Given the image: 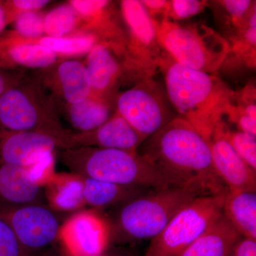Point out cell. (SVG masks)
<instances>
[{"label":"cell","instance_id":"d590c367","mask_svg":"<svg viewBox=\"0 0 256 256\" xmlns=\"http://www.w3.org/2000/svg\"><path fill=\"white\" fill-rule=\"evenodd\" d=\"M13 22L6 1H0V34L8 24Z\"/></svg>","mask_w":256,"mask_h":256},{"label":"cell","instance_id":"7a4b0ae2","mask_svg":"<svg viewBox=\"0 0 256 256\" xmlns=\"http://www.w3.org/2000/svg\"><path fill=\"white\" fill-rule=\"evenodd\" d=\"M159 67L166 95L178 117L207 141L228 111L234 92L214 74L184 66L163 52Z\"/></svg>","mask_w":256,"mask_h":256},{"label":"cell","instance_id":"ffe728a7","mask_svg":"<svg viewBox=\"0 0 256 256\" xmlns=\"http://www.w3.org/2000/svg\"><path fill=\"white\" fill-rule=\"evenodd\" d=\"M240 238L223 215L178 256H230Z\"/></svg>","mask_w":256,"mask_h":256},{"label":"cell","instance_id":"836d02e7","mask_svg":"<svg viewBox=\"0 0 256 256\" xmlns=\"http://www.w3.org/2000/svg\"><path fill=\"white\" fill-rule=\"evenodd\" d=\"M144 9L148 12V14L153 20H156V16H162V21L166 20L168 4L169 1L164 0H143L140 1Z\"/></svg>","mask_w":256,"mask_h":256},{"label":"cell","instance_id":"83f0119b","mask_svg":"<svg viewBox=\"0 0 256 256\" xmlns=\"http://www.w3.org/2000/svg\"><path fill=\"white\" fill-rule=\"evenodd\" d=\"M13 22L14 33L23 40H38L44 34V16L40 12L20 13Z\"/></svg>","mask_w":256,"mask_h":256},{"label":"cell","instance_id":"ac0fdd59","mask_svg":"<svg viewBox=\"0 0 256 256\" xmlns=\"http://www.w3.org/2000/svg\"><path fill=\"white\" fill-rule=\"evenodd\" d=\"M44 190L46 204L54 212L76 213L86 206L82 176L80 175L55 173Z\"/></svg>","mask_w":256,"mask_h":256},{"label":"cell","instance_id":"277c9868","mask_svg":"<svg viewBox=\"0 0 256 256\" xmlns=\"http://www.w3.org/2000/svg\"><path fill=\"white\" fill-rule=\"evenodd\" d=\"M212 194L195 185L153 190L120 205L111 222V242L152 239L175 214L196 197Z\"/></svg>","mask_w":256,"mask_h":256},{"label":"cell","instance_id":"2e32d148","mask_svg":"<svg viewBox=\"0 0 256 256\" xmlns=\"http://www.w3.org/2000/svg\"><path fill=\"white\" fill-rule=\"evenodd\" d=\"M45 203L44 188L30 180L26 168L0 163V206Z\"/></svg>","mask_w":256,"mask_h":256},{"label":"cell","instance_id":"8fae6325","mask_svg":"<svg viewBox=\"0 0 256 256\" xmlns=\"http://www.w3.org/2000/svg\"><path fill=\"white\" fill-rule=\"evenodd\" d=\"M120 10L130 36V50L133 60L150 70L159 67L164 50L158 42L156 22L140 1L124 0Z\"/></svg>","mask_w":256,"mask_h":256},{"label":"cell","instance_id":"44dd1931","mask_svg":"<svg viewBox=\"0 0 256 256\" xmlns=\"http://www.w3.org/2000/svg\"><path fill=\"white\" fill-rule=\"evenodd\" d=\"M82 182L86 205L96 210L118 205L120 206L152 190L124 186L84 176H82Z\"/></svg>","mask_w":256,"mask_h":256},{"label":"cell","instance_id":"74e56055","mask_svg":"<svg viewBox=\"0 0 256 256\" xmlns=\"http://www.w3.org/2000/svg\"><path fill=\"white\" fill-rule=\"evenodd\" d=\"M100 256H137L132 252L121 248H110V247Z\"/></svg>","mask_w":256,"mask_h":256},{"label":"cell","instance_id":"f35d334b","mask_svg":"<svg viewBox=\"0 0 256 256\" xmlns=\"http://www.w3.org/2000/svg\"><path fill=\"white\" fill-rule=\"evenodd\" d=\"M41 256H68L66 255L63 252H62V249H60V252H53V250H48V252L44 254L43 255Z\"/></svg>","mask_w":256,"mask_h":256},{"label":"cell","instance_id":"52a82bcc","mask_svg":"<svg viewBox=\"0 0 256 256\" xmlns=\"http://www.w3.org/2000/svg\"><path fill=\"white\" fill-rule=\"evenodd\" d=\"M116 112L146 139L178 117L165 88L151 76L118 97Z\"/></svg>","mask_w":256,"mask_h":256},{"label":"cell","instance_id":"d4e9b609","mask_svg":"<svg viewBox=\"0 0 256 256\" xmlns=\"http://www.w3.org/2000/svg\"><path fill=\"white\" fill-rule=\"evenodd\" d=\"M37 42L47 47L58 56H78L88 54L97 44L95 35L82 34L76 36L53 38L44 36L36 40Z\"/></svg>","mask_w":256,"mask_h":256},{"label":"cell","instance_id":"7402d4cb","mask_svg":"<svg viewBox=\"0 0 256 256\" xmlns=\"http://www.w3.org/2000/svg\"><path fill=\"white\" fill-rule=\"evenodd\" d=\"M56 77L62 96L68 105L78 104L92 95L90 78L82 62L64 60L57 68Z\"/></svg>","mask_w":256,"mask_h":256},{"label":"cell","instance_id":"30bf717a","mask_svg":"<svg viewBox=\"0 0 256 256\" xmlns=\"http://www.w3.org/2000/svg\"><path fill=\"white\" fill-rule=\"evenodd\" d=\"M110 220L98 210H82L64 220L58 242L68 256H100L110 247Z\"/></svg>","mask_w":256,"mask_h":256},{"label":"cell","instance_id":"9c48e42d","mask_svg":"<svg viewBox=\"0 0 256 256\" xmlns=\"http://www.w3.org/2000/svg\"><path fill=\"white\" fill-rule=\"evenodd\" d=\"M44 105L30 88H10L0 96V130L40 131L68 138L70 133L64 130Z\"/></svg>","mask_w":256,"mask_h":256},{"label":"cell","instance_id":"603a6c76","mask_svg":"<svg viewBox=\"0 0 256 256\" xmlns=\"http://www.w3.org/2000/svg\"><path fill=\"white\" fill-rule=\"evenodd\" d=\"M114 114L106 98L94 95L78 104L69 105L68 110L69 122L74 129L82 133L95 130Z\"/></svg>","mask_w":256,"mask_h":256},{"label":"cell","instance_id":"6da1fadb","mask_svg":"<svg viewBox=\"0 0 256 256\" xmlns=\"http://www.w3.org/2000/svg\"><path fill=\"white\" fill-rule=\"evenodd\" d=\"M137 152L176 186L195 185L212 194L226 190L214 168L208 141L182 118L146 138Z\"/></svg>","mask_w":256,"mask_h":256},{"label":"cell","instance_id":"1f68e13d","mask_svg":"<svg viewBox=\"0 0 256 256\" xmlns=\"http://www.w3.org/2000/svg\"><path fill=\"white\" fill-rule=\"evenodd\" d=\"M0 256H28L12 229L0 214Z\"/></svg>","mask_w":256,"mask_h":256},{"label":"cell","instance_id":"8992f818","mask_svg":"<svg viewBox=\"0 0 256 256\" xmlns=\"http://www.w3.org/2000/svg\"><path fill=\"white\" fill-rule=\"evenodd\" d=\"M225 192L202 195L185 205L152 239L143 256L180 255L223 216Z\"/></svg>","mask_w":256,"mask_h":256},{"label":"cell","instance_id":"4fadbf2b","mask_svg":"<svg viewBox=\"0 0 256 256\" xmlns=\"http://www.w3.org/2000/svg\"><path fill=\"white\" fill-rule=\"evenodd\" d=\"M224 126L223 119L208 140L215 172L227 188L256 192V171L234 150L224 134Z\"/></svg>","mask_w":256,"mask_h":256},{"label":"cell","instance_id":"7c38bea8","mask_svg":"<svg viewBox=\"0 0 256 256\" xmlns=\"http://www.w3.org/2000/svg\"><path fill=\"white\" fill-rule=\"evenodd\" d=\"M69 148L68 138L52 133L0 130V163L26 168L46 153Z\"/></svg>","mask_w":256,"mask_h":256},{"label":"cell","instance_id":"4dcf8cb0","mask_svg":"<svg viewBox=\"0 0 256 256\" xmlns=\"http://www.w3.org/2000/svg\"><path fill=\"white\" fill-rule=\"evenodd\" d=\"M68 3L80 18L90 20L92 23L98 21L105 14L110 2L106 0H72Z\"/></svg>","mask_w":256,"mask_h":256},{"label":"cell","instance_id":"5b68a950","mask_svg":"<svg viewBox=\"0 0 256 256\" xmlns=\"http://www.w3.org/2000/svg\"><path fill=\"white\" fill-rule=\"evenodd\" d=\"M158 42L178 63L210 74L220 70L230 50L224 36L203 23H156Z\"/></svg>","mask_w":256,"mask_h":256},{"label":"cell","instance_id":"484cf974","mask_svg":"<svg viewBox=\"0 0 256 256\" xmlns=\"http://www.w3.org/2000/svg\"><path fill=\"white\" fill-rule=\"evenodd\" d=\"M80 16L69 3L60 4L44 16L46 36L58 38L68 36L78 25Z\"/></svg>","mask_w":256,"mask_h":256},{"label":"cell","instance_id":"f546056e","mask_svg":"<svg viewBox=\"0 0 256 256\" xmlns=\"http://www.w3.org/2000/svg\"><path fill=\"white\" fill-rule=\"evenodd\" d=\"M54 152H48L33 164L26 166V169L30 180L44 188L54 175Z\"/></svg>","mask_w":256,"mask_h":256},{"label":"cell","instance_id":"3957f363","mask_svg":"<svg viewBox=\"0 0 256 256\" xmlns=\"http://www.w3.org/2000/svg\"><path fill=\"white\" fill-rule=\"evenodd\" d=\"M60 159L84 178L152 190L178 186L138 152L78 146L63 150Z\"/></svg>","mask_w":256,"mask_h":256},{"label":"cell","instance_id":"d6986e66","mask_svg":"<svg viewBox=\"0 0 256 256\" xmlns=\"http://www.w3.org/2000/svg\"><path fill=\"white\" fill-rule=\"evenodd\" d=\"M222 212L240 236L256 239V193L227 188Z\"/></svg>","mask_w":256,"mask_h":256},{"label":"cell","instance_id":"d6a6232c","mask_svg":"<svg viewBox=\"0 0 256 256\" xmlns=\"http://www.w3.org/2000/svg\"><path fill=\"white\" fill-rule=\"evenodd\" d=\"M50 1L48 0H12L6 1L13 21L18 14L26 12H40Z\"/></svg>","mask_w":256,"mask_h":256},{"label":"cell","instance_id":"cb8c5ba5","mask_svg":"<svg viewBox=\"0 0 256 256\" xmlns=\"http://www.w3.org/2000/svg\"><path fill=\"white\" fill-rule=\"evenodd\" d=\"M214 3L217 5L216 9H218L217 14H220L218 20L223 25L222 28L229 35L227 40H232L244 28L248 18L256 8V2L250 0H225Z\"/></svg>","mask_w":256,"mask_h":256},{"label":"cell","instance_id":"f1b7e54d","mask_svg":"<svg viewBox=\"0 0 256 256\" xmlns=\"http://www.w3.org/2000/svg\"><path fill=\"white\" fill-rule=\"evenodd\" d=\"M208 5L207 1L200 0H172L168 4L166 20L178 22L196 16Z\"/></svg>","mask_w":256,"mask_h":256},{"label":"cell","instance_id":"e0dca14e","mask_svg":"<svg viewBox=\"0 0 256 256\" xmlns=\"http://www.w3.org/2000/svg\"><path fill=\"white\" fill-rule=\"evenodd\" d=\"M88 74L92 84V95L104 98L120 76L121 64L111 46L97 43L87 56Z\"/></svg>","mask_w":256,"mask_h":256},{"label":"cell","instance_id":"4316f807","mask_svg":"<svg viewBox=\"0 0 256 256\" xmlns=\"http://www.w3.org/2000/svg\"><path fill=\"white\" fill-rule=\"evenodd\" d=\"M224 134L234 150L256 171V137L242 131H232L224 122Z\"/></svg>","mask_w":256,"mask_h":256},{"label":"cell","instance_id":"8d00e7d4","mask_svg":"<svg viewBox=\"0 0 256 256\" xmlns=\"http://www.w3.org/2000/svg\"><path fill=\"white\" fill-rule=\"evenodd\" d=\"M16 85H18V84L14 82V80L12 79V77L6 74L5 72H2V68H0V96L4 94L10 88Z\"/></svg>","mask_w":256,"mask_h":256},{"label":"cell","instance_id":"ba28073f","mask_svg":"<svg viewBox=\"0 0 256 256\" xmlns=\"http://www.w3.org/2000/svg\"><path fill=\"white\" fill-rule=\"evenodd\" d=\"M0 214L28 256H41L58 242L62 224L46 204L0 206Z\"/></svg>","mask_w":256,"mask_h":256},{"label":"cell","instance_id":"5bb4252c","mask_svg":"<svg viewBox=\"0 0 256 256\" xmlns=\"http://www.w3.org/2000/svg\"><path fill=\"white\" fill-rule=\"evenodd\" d=\"M146 138L141 136L117 112L95 130L70 134V148L92 146L137 152Z\"/></svg>","mask_w":256,"mask_h":256},{"label":"cell","instance_id":"e575fe53","mask_svg":"<svg viewBox=\"0 0 256 256\" xmlns=\"http://www.w3.org/2000/svg\"><path fill=\"white\" fill-rule=\"evenodd\" d=\"M230 256H256V239L242 237L236 242Z\"/></svg>","mask_w":256,"mask_h":256},{"label":"cell","instance_id":"9a60e30c","mask_svg":"<svg viewBox=\"0 0 256 256\" xmlns=\"http://www.w3.org/2000/svg\"><path fill=\"white\" fill-rule=\"evenodd\" d=\"M58 56L36 40H23L14 32L0 36V68H46L55 64Z\"/></svg>","mask_w":256,"mask_h":256}]
</instances>
